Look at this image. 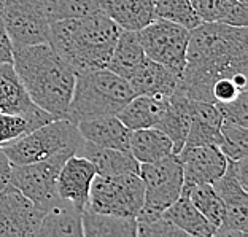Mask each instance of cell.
I'll list each match as a JSON object with an SVG mask.
<instances>
[{"label": "cell", "instance_id": "cell-24", "mask_svg": "<svg viewBox=\"0 0 248 237\" xmlns=\"http://www.w3.org/2000/svg\"><path fill=\"white\" fill-rule=\"evenodd\" d=\"M143 59L145 53L142 43H140L139 32L121 29L118 33L107 69L129 80L134 75V72L139 69V65L142 64Z\"/></svg>", "mask_w": 248, "mask_h": 237}, {"label": "cell", "instance_id": "cell-8", "mask_svg": "<svg viewBox=\"0 0 248 237\" xmlns=\"http://www.w3.org/2000/svg\"><path fill=\"white\" fill-rule=\"evenodd\" d=\"M2 24L13 49L49 42V27L42 0H5Z\"/></svg>", "mask_w": 248, "mask_h": 237}, {"label": "cell", "instance_id": "cell-38", "mask_svg": "<svg viewBox=\"0 0 248 237\" xmlns=\"http://www.w3.org/2000/svg\"><path fill=\"white\" fill-rule=\"evenodd\" d=\"M3 2H5V0H0V15H2V8H3Z\"/></svg>", "mask_w": 248, "mask_h": 237}, {"label": "cell", "instance_id": "cell-12", "mask_svg": "<svg viewBox=\"0 0 248 237\" xmlns=\"http://www.w3.org/2000/svg\"><path fill=\"white\" fill-rule=\"evenodd\" d=\"M224 204V217L217 228L218 237H247L248 236V191L239 183L234 174L226 167L221 177L212 183Z\"/></svg>", "mask_w": 248, "mask_h": 237}, {"label": "cell", "instance_id": "cell-9", "mask_svg": "<svg viewBox=\"0 0 248 237\" xmlns=\"http://www.w3.org/2000/svg\"><path fill=\"white\" fill-rule=\"evenodd\" d=\"M139 37L146 58L182 75L189 40L188 29L172 21L155 18L150 24L139 31Z\"/></svg>", "mask_w": 248, "mask_h": 237}, {"label": "cell", "instance_id": "cell-37", "mask_svg": "<svg viewBox=\"0 0 248 237\" xmlns=\"http://www.w3.org/2000/svg\"><path fill=\"white\" fill-rule=\"evenodd\" d=\"M10 174H11V162L8 161L7 155L0 150V191H3L10 185Z\"/></svg>", "mask_w": 248, "mask_h": 237}, {"label": "cell", "instance_id": "cell-30", "mask_svg": "<svg viewBox=\"0 0 248 237\" xmlns=\"http://www.w3.org/2000/svg\"><path fill=\"white\" fill-rule=\"evenodd\" d=\"M48 19L64 21L104 11V0H42Z\"/></svg>", "mask_w": 248, "mask_h": 237}, {"label": "cell", "instance_id": "cell-18", "mask_svg": "<svg viewBox=\"0 0 248 237\" xmlns=\"http://www.w3.org/2000/svg\"><path fill=\"white\" fill-rule=\"evenodd\" d=\"M75 155L91 161L97 175L110 177L121 175V174H139L140 171V162L135 159L129 150L105 148V146L86 142L84 139Z\"/></svg>", "mask_w": 248, "mask_h": 237}, {"label": "cell", "instance_id": "cell-2", "mask_svg": "<svg viewBox=\"0 0 248 237\" xmlns=\"http://www.w3.org/2000/svg\"><path fill=\"white\" fill-rule=\"evenodd\" d=\"M11 64L32 102L56 120H65L75 86V72L56 54L51 45L13 49Z\"/></svg>", "mask_w": 248, "mask_h": 237}, {"label": "cell", "instance_id": "cell-19", "mask_svg": "<svg viewBox=\"0 0 248 237\" xmlns=\"http://www.w3.org/2000/svg\"><path fill=\"white\" fill-rule=\"evenodd\" d=\"M81 215H83V208L77 207L75 204H72V202L58 196L48 205L46 210H45L37 236L83 237Z\"/></svg>", "mask_w": 248, "mask_h": 237}, {"label": "cell", "instance_id": "cell-15", "mask_svg": "<svg viewBox=\"0 0 248 237\" xmlns=\"http://www.w3.org/2000/svg\"><path fill=\"white\" fill-rule=\"evenodd\" d=\"M0 113L32 116L45 123L56 120L32 102L11 62L0 64Z\"/></svg>", "mask_w": 248, "mask_h": 237}, {"label": "cell", "instance_id": "cell-10", "mask_svg": "<svg viewBox=\"0 0 248 237\" xmlns=\"http://www.w3.org/2000/svg\"><path fill=\"white\" fill-rule=\"evenodd\" d=\"M72 155L73 153L64 151L48 159L31 162V164H11L10 185L21 191L26 197H29L33 204L46 210L48 205L58 197L56 180H58L61 167Z\"/></svg>", "mask_w": 248, "mask_h": 237}, {"label": "cell", "instance_id": "cell-35", "mask_svg": "<svg viewBox=\"0 0 248 237\" xmlns=\"http://www.w3.org/2000/svg\"><path fill=\"white\" fill-rule=\"evenodd\" d=\"M218 110L221 111L224 120H229L239 126L248 127V94L242 93L232 102L219 104L217 105Z\"/></svg>", "mask_w": 248, "mask_h": 237}, {"label": "cell", "instance_id": "cell-36", "mask_svg": "<svg viewBox=\"0 0 248 237\" xmlns=\"http://www.w3.org/2000/svg\"><path fill=\"white\" fill-rule=\"evenodd\" d=\"M7 62H13V47L0 18V64H7Z\"/></svg>", "mask_w": 248, "mask_h": 237}, {"label": "cell", "instance_id": "cell-20", "mask_svg": "<svg viewBox=\"0 0 248 237\" xmlns=\"http://www.w3.org/2000/svg\"><path fill=\"white\" fill-rule=\"evenodd\" d=\"M77 127L86 142L105 148L129 150V139L132 131L124 126L116 115L80 121Z\"/></svg>", "mask_w": 248, "mask_h": 237}, {"label": "cell", "instance_id": "cell-28", "mask_svg": "<svg viewBox=\"0 0 248 237\" xmlns=\"http://www.w3.org/2000/svg\"><path fill=\"white\" fill-rule=\"evenodd\" d=\"M162 215L170 220L173 224H177L186 236L212 237L215 234V228L207 221L204 215L191 202L188 194L185 193L180 194L178 199L162 212Z\"/></svg>", "mask_w": 248, "mask_h": 237}, {"label": "cell", "instance_id": "cell-6", "mask_svg": "<svg viewBox=\"0 0 248 237\" xmlns=\"http://www.w3.org/2000/svg\"><path fill=\"white\" fill-rule=\"evenodd\" d=\"M139 175L145 186V197L143 205L135 218L162 215V212L182 194L183 167L175 153L155 162L140 164Z\"/></svg>", "mask_w": 248, "mask_h": 237}, {"label": "cell", "instance_id": "cell-23", "mask_svg": "<svg viewBox=\"0 0 248 237\" xmlns=\"http://www.w3.org/2000/svg\"><path fill=\"white\" fill-rule=\"evenodd\" d=\"M104 13L121 29L139 32L155 19V0H104Z\"/></svg>", "mask_w": 248, "mask_h": 237}, {"label": "cell", "instance_id": "cell-14", "mask_svg": "<svg viewBox=\"0 0 248 237\" xmlns=\"http://www.w3.org/2000/svg\"><path fill=\"white\" fill-rule=\"evenodd\" d=\"M95 167L86 158L72 155L62 164L58 180H56V191L62 199L72 202L77 207L84 208L89 201V190L95 177Z\"/></svg>", "mask_w": 248, "mask_h": 237}, {"label": "cell", "instance_id": "cell-27", "mask_svg": "<svg viewBox=\"0 0 248 237\" xmlns=\"http://www.w3.org/2000/svg\"><path fill=\"white\" fill-rule=\"evenodd\" d=\"M155 127L167 134L173 143V153H178L185 146L186 135L189 131V99L182 93H175L169 97V105L164 116Z\"/></svg>", "mask_w": 248, "mask_h": 237}, {"label": "cell", "instance_id": "cell-7", "mask_svg": "<svg viewBox=\"0 0 248 237\" xmlns=\"http://www.w3.org/2000/svg\"><path fill=\"white\" fill-rule=\"evenodd\" d=\"M145 186L139 174L97 175L89 190L88 207L93 210L121 217H137L143 205Z\"/></svg>", "mask_w": 248, "mask_h": 237}, {"label": "cell", "instance_id": "cell-32", "mask_svg": "<svg viewBox=\"0 0 248 237\" xmlns=\"http://www.w3.org/2000/svg\"><path fill=\"white\" fill-rule=\"evenodd\" d=\"M219 140L218 148L228 159H239L248 155V129L245 126H239L229 120L221 121L219 126Z\"/></svg>", "mask_w": 248, "mask_h": 237}, {"label": "cell", "instance_id": "cell-34", "mask_svg": "<svg viewBox=\"0 0 248 237\" xmlns=\"http://www.w3.org/2000/svg\"><path fill=\"white\" fill-rule=\"evenodd\" d=\"M137 223V236L142 237H180L186 236L177 224L164 215H156L150 218H135Z\"/></svg>", "mask_w": 248, "mask_h": 237}, {"label": "cell", "instance_id": "cell-5", "mask_svg": "<svg viewBox=\"0 0 248 237\" xmlns=\"http://www.w3.org/2000/svg\"><path fill=\"white\" fill-rule=\"evenodd\" d=\"M81 143L83 137L77 124L69 120H53L3 145L0 150L7 155L11 164L19 166L48 159L64 151L75 155Z\"/></svg>", "mask_w": 248, "mask_h": 237}, {"label": "cell", "instance_id": "cell-16", "mask_svg": "<svg viewBox=\"0 0 248 237\" xmlns=\"http://www.w3.org/2000/svg\"><path fill=\"white\" fill-rule=\"evenodd\" d=\"M127 81L131 84L134 95L146 94L170 97L172 94L180 93L182 75L145 56L142 64L139 65V69L134 72V75Z\"/></svg>", "mask_w": 248, "mask_h": 237}, {"label": "cell", "instance_id": "cell-21", "mask_svg": "<svg viewBox=\"0 0 248 237\" xmlns=\"http://www.w3.org/2000/svg\"><path fill=\"white\" fill-rule=\"evenodd\" d=\"M169 105V97L164 95H134L120 110L116 116L131 131L155 127L164 116Z\"/></svg>", "mask_w": 248, "mask_h": 237}, {"label": "cell", "instance_id": "cell-4", "mask_svg": "<svg viewBox=\"0 0 248 237\" xmlns=\"http://www.w3.org/2000/svg\"><path fill=\"white\" fill-rule=\"evenodd\" d=\"M134 97L131 84L108 69L80 72L75 75L67 118L73 124L100 116H113Z\"/></svg>", "mask_w": 248, "mask_h": 237}, {"label": "cell", "instance_id": "cell-29", "mask_svg": "<svg viewBox=\"0 0 248 237\" xmlns=\"http://www.w3.org/2000/svg\"><path fill=\"white\" fill-rule=\"evenodd\" d=\"M182 193L188 194L194 207L217 231L224 217V204L217 194V191L213 190V186L210 183H196Z\"/></svg>", "mask_w": 248, "mask_h": 237}, {"label": "cell", "instance_id": "cell-11", "mask_svg": "<svg viewBox=\"0 0 248 237\" xmlns=\"http://www.w3.org/2000/svg\"><path fill=\"white\" fill-rule=\"evenodd\" d=\"M45 210L8 185L0 191V237L37 236Z\"/></svg>", "mask_w": 248, "mask_h": 237}, {"label": "cell", "instance_id": "cell-26", "mask_svg": "<svg viewBox=\"0 0 248 237\" xmlns=\"http://www.w3.org/2000/svg\"><path fill=\"white\" fill-rule=\"evenodd\" d=\"M129 151L140 164L155 162L161 158L173 153V143L161 129L145 127L131 132Z\"/></svg>", "mask_w": 248, "mask_h": 237}, {"label": "cell", "instance_id": "cell-39", "mask_svg": "<svg viewBox=\"0 0 248 237\" xmlns=\"http://www.w3.org/2000/svg\"><path fill=\"white\" fill-rule=\"evenodd\" d=\"M240 2H244V3H247V5H248V0H240Z\"/></svg>", "mask_w": 248, "mask_h": 237}, {"label": "cell", "instance_id": "cell-25", "mask_svg": "<svg viewBox=\"0 0 248 237\" xmlns=\"http://www.w3.org/2000/svg\"><path fill=\"white\" fill-rule=\"evenodd\" d=\"M191 5L202 22L247 27L248 5L240 0H191Z\"/></svg>", "mask_w": 248, "mask_h": 237}, {"label": "cell", "instance_id": "cell-31", "mask_svg": "<svg viewBox=\"0 0 248 237\" xmlns=\"http://www.w3.org/2000/svg\"><path fill=\"white\" fill-rule=\"evenodd\" d=\"M155 18L172 21L188 31L202 22L196 15L191 0H155Z\"/></svg>", "mask_w": 248, "mask_h": 237}, {"label": "cell", "instance_id": "cell-13", "mask_svg": "<svg viewBox=\"0 0 248 237\" xmlns=\"http://www.w3.org/2000/svg\"><path fill=\"white\" fill-rule=\"evenodd\" d=\"M183 167V188L196 183H213L226 171L228 158L215 145L183 146L177 153Z\"/></svg>", "mask_w": 248, "mask_h": 237}, {"label": "cell", "instance_id": "cell-17", "mask_svg": "<svg viewBox=\"0 0 248 237\" xmlns=\"http://www.w3.org/2000/svg\"><path fill=\"white\" fill-rule=\"evenodd\" d=\"M223 115L215 104L189 99V131L185 146L196 145H219Z\"/></svg>", "mask_w": 248, "mask_h": 237}, {"label": "cell", "instance_id": "cell-22", "mask_svg": "<svg viewBox=\"0 0 248 237\" xmlns=\"http://www.w3.org/2000/svg\"><path fill=\"white\" fill-rule=\"evenodd\" d=\"M81 228L84 237H134L137 236V223L134 217L111 215L93 210L91 207L83 208Z\"/></svg>", "mask_w": 248, "mask_h": 237}, {"label": "cell", "instance_id": "cell-3", "mask_svg": "<svg viewBox=\"0 0 248 237\" xmlns=\"http://www.w3.org/2000/svg\"><path fill=\"white\" fill-rule=\"evenodd\" d=\"M121 27L104 11L77 19L54 21L49 45L77 73L107 69Z\"/></svg>", "mask_w": 248, "mask_h": 237}, {"label": "cell", "instance_id": "cell-1", "mask_svg": "<svg viewBox=\"0 0 248 237\" xmlns=\"http://www.w3.org/2000/svg\"><path fill=\"white\" fill-rule=\"evenodd\" d=\"M248 73V29L223 22H201L189 31L180 93L212 102L217 80Z\"/></svg>", "mask_w": 248, "mask_h": 237}, {"label": "cell", "instance_id": "cell-33", "mask_svg": "<svg viewBox=\"0 0 248 237\" xmlns=\"http://www.w3.org/2000/svg\"><path fill=\"white\" fill-rule=\"evenodd\" d=\"M46 124L38 118L13 115V113H0V148L13 140L29 134L35 127Z\"/></svg>", "mask_w": 248, "mask_h": 237}]
</instances>
